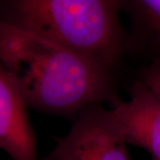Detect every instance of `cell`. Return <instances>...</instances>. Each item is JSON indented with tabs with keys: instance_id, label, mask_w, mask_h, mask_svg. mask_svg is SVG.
I'll return each instance as SVG.
<instances>
[{
	"instance_id": "cell-4",
	"label": "cell",
	"mask_w": 160,
	"mask_h": 160,
	"mask_svg": "<svg viewBox=\"0 0 160 160\" xmlns=\"http://www.w3.org/2000/svg\"><path fill=\"white\" fill-rule=\"evenodd\" d=\"M127 102L111 109L126 143L141 147L152 160H160V99L140 80L133 83Z\"/></svg>"
},
{
	"instance_id": "cell-5",
	"label": "cell",
	"mask_w": 160,
	"mask_h": 160,
	"mask_svg": "<svg viewBox=\"0 0 160 160\" xmlns=\"http://www.w3.org/2000/svg\"><path fill=\"white\" fill-rule=\"evenodd\" d=\"M27 103L10 74L0 67V147L12 160H38Z\"/></svg>"
},
{
	"instance_id": "cell-7",
	"label": "cell",
	"mask_w": 160,
	"mask_h": 160,
	"mask_svg": "<svg viewBox=\"0 0 160 160\" xmlns=\"http://www.w3.org/2000/svg\"><path fill=\"white\" fill-rule=\"evenodd\" d=\"M139 80L160 99V58L143 68Z\"/></svg>"
},
{
	"instance_id": "cell-1",
	"label": "cell",
	"mask_w": 160,
	"mask_h": 160,
	"mask_svg": "<svg viewBox=\"0 0 160 160\" xmlns=\"http://www.w3.org/2000/svg\"><path fill=\"white\" fill-rule=\"evenodd\" d=\"M1 66L29 107L72 115L112 97L110 70L62 46L0 23Z\"/></svg>"
},
{
	"instance_id": "cell-3",
	"label": "cell",
	"mask_w": 160,
	"mask_h": 160,
	"mask_svg": "<svg viewBox=\"0 0 160 160\" xmlns=\"http://www.w3.org/2000/svg\"><path fill=\"white\" fill-rule=\"evenodd\" d=\"M124 136L111 109L92 104L82 109L67 135L46 160H129Z\"/></svg>"
},
{
	"instance_id": "cell-2",
	"label": "cell",
	"mask_w": 160,
	"mask_h": 160,
	"mask_svg": "<svg viewBox=\"0 0 160 160\" xmlns=\"http://www.w3.org/2000/svg\"><path fill=\"white\" fill-rule=\"evenodd\" d=\"M115 0H0V23L49 40L111 70L126 49Z\"/></svg>"
},
{
	"instance_id": "cell-6",
	"label": "cell",
	"mask_w": 160,
	"mask_h": 160,
	"mask_svg": "<svg viewBox=\"0 0 160 160\" xmlns=\"http://www.w3.org/2000/svg\"><path fill=\"white\" fill-rule=\"evenodd\" d=\"M129 19L126 47L160 51V0H115Z\"/></svg>"
}]
</instances>
